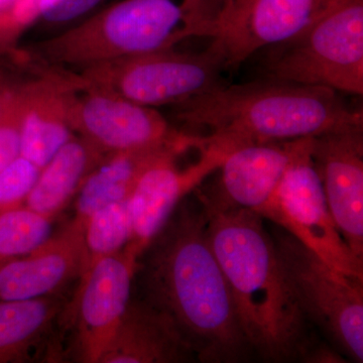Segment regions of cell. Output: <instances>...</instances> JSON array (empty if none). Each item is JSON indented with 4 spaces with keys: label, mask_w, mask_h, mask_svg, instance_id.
<instances>
[{
    "label": "cell",
    "mask_w": 363,
    "mask_h": 363,
    "mask_svg": "<svg viewBox=\"0 0 363 363\" xmlns=\"http://www.w3.org/2000/svg\"><path fill=\"white\" fill-rule=\"evenodd\" d=\"M311 156L332 217L363 260V125L312 138Z\"/></svg>",
    "instance_id": "14"
},
{
    "label": "cell",
    "mask_w": 363,
    "mask_h": 363,
    "mask_svg": "<svg viewBox=\"0 0 363 363\" xmlns=\"http://www.w3.org/2000/svg\"><path fill=\"white\" fill-rule=\"evenodd\" d=\"M307 138L252 143L230 150L216 171L193 192L205 214L238 209L259 213Z\"/></svg>",
    "instance_id": "13"
},
{
    "label": "cell",
    "mask_w": 363,
    "mask_h": 363,
    "mask_svg": "<svg viewBox=\"0 0 363 363\" xmlns=\"http://www.w3.org/2000/svg\"><path fill=\"white\" fill-rule=\"evenodd\" d=\"M174 142L150 149L116 152L105 156L86 177L79 189L76 195L74 220L84 228L91 215L100 208L130 198L145 169Z\"/></svg>",
    "instance_id": "20"
},
{
    "label": "cell",
    "mask_w": 363,
    "mask_h": 363,
    "mask_svg": "<svg viewBox=\"0 0 363 363\" xmlns=\"http://www.w3.org/2000/svg\"><path fill=\"white\" fill-rule=\"evenodd\" d=\"M172 107L181 130L199 135V147L227 152L363 125L362 111L348 106L336 91L269 77L222 84Z\"/></svg>",
    "instance_id": "3"
},
{
    "label": "cell",
    "mask_w": 363,
    "mask_h": 363,
    "mask_svg": "<svg viewBox=\"0 0 363 363\" xmlns=\"http://www.w3.org/2000/svg\"><path fill=\"white\" fill-rule=\"evenodd\" d=\"M338 0H224L212 42L226 70L295 37Z\"/></svg>",
    "instance_id": "12"
},
{
    "label": "cell",
    "mask_w": 363,
    "mask_h": 363,
    "mask_svg": "<svg viewBox=\"0 0 363 363\" xmlns=\"http://www.w3.org/2000/svg\"><path fill=\"white\" fill-rule=\"evenodd\" d=\"M218 0H116L33 47L45 63L75 70L212 39Z\"/></svg>",
    "instance_id": "4"
},
{
    "label": "cell",
    "mask_w": 363,
    "mask_h": 363,
    "mask_svg": "<svg viewBox=\"0 0 363 363\" xmlns=\"http://www.w3.org/2000/svg\"><path fill=\"white\" fill-rule=\"evenodd\" d=\"M225 62L213 42L202 52L174 49L112 60L77 70L85 83L135 104L174 106L215 89Z\"/></svg>",
    "instance_id": "7"
},
{
    "label": "cell",
    "mask_w": 363,
    "mask_h": 363,
    "mask_svg": "<svg viewBox=\"0 0 363 363\" xmlns=\"http://www.w3.org/2000/svg\"><path fill=\"white\" fill-rule=\"evenodd\" d=\"M23 84L16 83L0 114V171L21 156Z\"/></svg>",
    "instance_id": "24"
},
{
    "label": "cell",
    "mask_w": 363,
    "mask_h": 363,
    "mask_svg": "<svg viewBox=\"0 0 363 363\" xmlns=\"http://www.w3.org/2000/svg\"><path fill=\"white\" fill-rule=\"evenodd\" d=\"M130 236V197L94 212L84 226V260L80 276L100 259L123 250Z\"/></svg>",
    "instance_id": "21"
},
{
    "label": "cell",
    "mask_w": 363,
    "mask_h": 363,
    "mask_svg": "<svg viewBox=\"0 0 363 363\" xmlns=\"http://www.w3.org/2000/svg\"><path fill=\"white\" fill-rule=\"evenodd\" d=\"M69 301L62 292L28 300L0 301V363L33 362L59 354L57 327H63Z\"/></svg>",
    "instance_id": "18"
},
{
    "label": "cell",
    "mask_w": 363,
    "mask_h": 363,
    "mask_svg": "<svg viewBox=\"0 0 363 363\" xmlns=\"http://www.w3.org/2000/svg\"><path fill=\"white\" fill-rule=\"evenodd\" d=\"M196 357L175 325L154 307L131 298L99 363H185Z\"/></svg>",
    "instance_id": "17"
},
{
    "label": "cell",
    "mask_w": 363,
    "mask_h": 363,
    "mask_svg": "<svg viewBox=\"0 0 363 363\" xmlns=\"http://www.w3.org/2000/svg\"><path fill=\"white\" fill-rule=\"evenodd\" d=\"M18 82V81L16 80L11 75V73H9L4 69L0 68V114H1L2 109L6 105L9 93Z\"/></svg>",
    "instance_id": "26"
},
{
    "label": "cell",
    "mask_w": 363,
    "mask_h": 363,
    "mask_svg": "<svg viewBox=\"0 0 363 363\" xmlns=\"http://www.w3.org/2000/svg\"><path fill=\"white\" fill-rule=\"evenodd\" d=\"M52 219L26 206L0 213V267L23 257L51 236Z\"/></svg>",
    "instance_id": "22"
},
{
    "label": "cell",
    "mask_w": 363,
    "mask_h": 363,
    "mask_svg": "<svg viewBox=\"0 0 363 363\" xmlns=\"http://www.w3.org/2000/svg\"><path fill=\"white\" fill-rule=\"evenodd\" d=\"M14 1H16V0H0V13H1V11H6V9H9Z\"/></svg>",
    "instance_id": "27"
},
{
    "label": "cell",
    "mask_w": 363,
    "mask_h": 363,
    "mask_svg": "<svg viewBox=\"0 0 363 363\" xmlns=\"http://www.w3.org/2000/svg\"><path fill=\"white\" fill-rule=\"evenodd\" d=\"M266 77L363 94V0H338L295 37L267 48Z\"/></svg>",
    "instance_id": "5"
},
{
    "label": "cell",
    "mask_w": 363,
    "mask_h": 363,
    "mask_svg": "<svg viewBox=\"0 0 363 363\" xmlns=\"http://www.w3.org/2000/svg\"><path fill=\"white\" fill-rule=\"evenodd\" d=\"M40 169L21 156L0 171V213L25 206Z\"/></svg>",
    "instance_id": "23"
},
{
    "label": "cell",
    "mask_w": 363,
    "mask_h": 363,
    "mask_svg": "<svg viewBox=\"0 0 363 363\" xmlns=\"http://www.w3.org/2000/svg\"><path fill=\"white\" fill-rule=\"evenodd\" d=\"M197 135L184 133L155 157L138 179L130 196L131 236L125 247L138 259L178 205L216 171L228 154L201 147L197 161L181 166L182 155L197 149Z\"/></svg>",
    "instance_id": "9"
},
{
    "label": "cell",
    "mask_w": 363,
    "mask_h": 363,
    "mask_svg": "<svg viewBox=\"0 0 363 363\" xmlns=\"http://www.w3.org/2000/svg\"><path fill=\"white\" fill-rule=\"evenodd\" d=\"M68 104L75 135L105 155L160 147L185 133L157 108L93 87L75 73L68 75Z\"/></svg>",
    "instance_id": "10"
},
{
    "label": "cell",
    "mask_w": 363,
    "mask_h": 363,
    "mask_svg": "<svg viewBox=\"0 0 363 363\" xmlns=\"http://www.w3.org/2000/svg\"><path fill=\"white\" fill-rule=\"evenodd\" d=\"M194 195V193H193ZM178 205L138 259L135 297L168 318L202 363L255 359L194 195Z\"/></svg>",
    "instance_id": "1"
},
{
    "label": "cell",
    "mask_w": 363,
    "mask_h": 363,
    "mask_svg": "<svg viewBox=\"0 0 363 363\" xmlns=\"http://www.w3.org/2000/svg\"><path fill=\"white\" fill-rule=\"evenodd\" d=\"M138 257L125 247L100 259L78 279L63 326L74 330L76 362L99 363L133 298Z\"/></svg>",
    "instance_id": "11"
},
{
    "label": "cell",
    "mask_w": 363,
    "mask_h": 363,
    "mask_svg": "<svg viewBox=\"0 0 363 363\" xmlns=\"http://www.w3.org/2000/svg\"><path fill=\"white\" fill-rule=\"evenodd\" d=\"M311 147L312 138H308L259 214L292 234L334 269L363 279V260L348 247L332 217Z\"/></svg>",
    "instance_id": "8"
},
{
    "label": "cell",
    "mask_w": 363,
    "mask_h": 363,
    "mask_svg": "<svg viewBox=\"0 0 363 363\" xmlns=\"http://www.w3.org/2000/svg\"><path fill=\"white\" fill-rule=\"evenodd\" d=\"M105 156L84 138L74 135L40 169L25 206L54 220Z\"/></svg>",
    "instance_id": "19"
},
{
    "label": "cell",
    "mask_w": 363,
    "mask_h": 363,
    "mask_svg": "<svg viewBox=\"0 0 363 363\" xmlns=\"http://www.w3.org/2000/svg\"><path fill=\"white\" fill-rule=\"evenodd\" d=\"M84 260V228L68 225L23 257L0 267V301L28 300L62 292L79 279Z\"/></svg>",
    "instance_id": "15"
},
{
    "label": "cell",
    "mask_w": 363,
    "mask_h": 363,
    "mask_svg": "<svg viewBox=\"0 0 363 363\" xmlns=\"http://www.w3.org/2000/svg\"><path fill=\"white\" fill-rule=\"evenodd\" d=\"M212 250L225 274L241 330L255 359L342 363L294 298L266 220L247 209L207 216Z\"/></svg>",
    "instance_id": "2"
},
{
    "label": "cell",
    "mask_w": 363,
    "mask_h": 363,
    "mask_svg": "<svg viewBox=\"0 0 363 363\" xmlns=\"http://www.w3.org/2000/svg\"><path fill=\"white\" fill-rule=\"evenodd\" d=\"M219 2H220V4H222V2L224 1V0H218Z\"/></svg>",
    "instance_id": "28"
},
{
    "label": "cell",
    "mask_w": 363,
    "mask_h": 363,
    "mask_svg": "<svg viewBox=\"0 0 363 363\" xmlns=\"http://www.w3.org/2000/svg\"><path fill=\"white\" fill-rule=\"evenodd\" d=\"M286 284L301 312L348 362H363V279L334 269L292 234L271 231Z\"/></svg>",
    "instance_id": "6"
},
{
    "label": "cell",
    "mask_w": 363,
    "mask_h": 363,
    "mask_svg": "<svg viewBox=\"0 0 363 363\" xmlns=\"http://www.w3.org/2000/svg\"><path fill=\"white\" fill-rule=\"evenodd\" d=\"M109 0H40L35 23L45 26H64L89 16Z\"/></svg>",
    "instance_id": "25"
},
{
    "label": "cell",
    "mask_w": 363,
    "mask_h": 363,
    "mask_svg": "<svg viewBox=\"0 0 363 363\" xmlns=\"http://www.w3.org/2000/svg\"><path fill=\"white\" fill-rule=\"evenodd\" d=\"M23 84L21 156L40 169L75 135L68 104V76L49 73Z\"/></svg>",
    "instance_id": "16"
}]
</instances>
